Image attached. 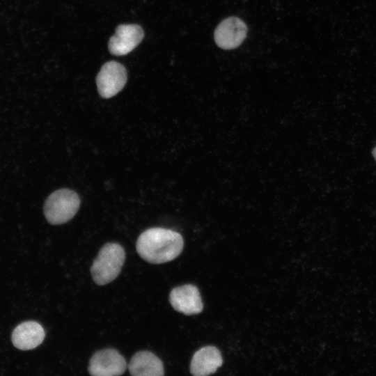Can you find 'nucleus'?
<instances>
[{"label":"nucleus","instance_id":"423d86ee","mask_svg":"<svg viewBox=\"0 0 376 376\" xmlns=\"http://www.w3.org/2000/svg\"><path fill=\"white\" fill-rule=\"evenodd\" d=\"M247 34L246 24L239 17H229L217 26L214 38L216 44L224 49H233L240 46Z\"/></svg>","mask_w":376,"mask_h":376},{"label":"nucleus","instance_id":"f03ea898","mask_svg":"<svg viewBox=\"0 0 376 376\" xmlns=\"http://www.w3.org/2000/svg\"><path fill=\"white\" fill-rule=\"evenodd\" d=\"M125 260L123 248L117 243H107L100 250L91 267L95 283L106 285L120 274Z\"/></svg>","mask_w":376,"mask_h":376},{"label":"nucleus","instance_id":"f8f14e48","mask_svg":"<svg viewBox=\"0 0 376 376\" xmlns=\"http://www.w3.org/2000/svg\"><path fill=\"white\" fill-rule=\"evenodd\" d=\"M373 155L375 159L376 160V147L373 150Z\"/></svg>","mask_w":376,"mask_h":376},{"label":"nucleus","instance_id":"39448f33","mask_svg":"<svg viewBox=\"0 0 376 376\" xmlns=\"http://www.w3.org/2000/svg\"><path fill=\"white\" fill-rule=\"evenodd\" d=\"M127 368L124 357L116 350L96 352L91 358L88 370L94 376H114L124 373Z\"/></svg>","mask_w":376,"mask_h":376},{"label":"nucleus","instance_id":"20e7f679","mask_svg":"<svg viewBox=\"0 0 376 376\" xmlns=\"http://www.w3.org/2000/svg\"><path fill=\"white\" fill-rule=\"evenodd\" d=\"M127 82V72L125 67L116 62L104 63L96 77L98 93L103 98H110L116 95Z\"/></svg>","mask_w":376,"mask_h":376},{"label":"nucleus","instance_id":"1a4fd4ad","mask_svg":"<svg viewBox=\"0 0 376 376\" xmlns=\"http://www.w3.org/2000/svg\"><path fill=\"white\" fill-rule=\"evenodd\" d=\"M223 363L220 351L208 345L196 351L190 364V372L195 376H205L216 372Z\"/></svg>","mask_w":376,"mask_h":376},{"label":"nucleus","instance_id":"9b49d317","mask_svg":"<svg viewBox=\"0 0 376 376\" xmlns=\"http://www.w3.org/2000/svg\"><path fill=\"white\" fill-rule=\"evenodd\" d=\"M128 369L134 376H161L164 373L162 361L147 350L135 353L130 361Z\"/></svg>","mask_w":376,"mask_h":376},{"label":"nucleus","instance_id":"6e6552de","mask_svg":"<svg viewBox=\"0 0 376 376\" xmlns=\"http://www.w3.org/2000/svg\"><path fill=\"white\" fill-rule=\"evenodd\" d=\"M169 301L175 311L185 315L198 314L203 308L199 290L191 284L173 288L169 295Z\"/></svg>","mask_w":376,"mask_h":376},{"label":"nucleus","instance_id":"7ed1b4c3","mask_svg":"<svg viewBox=\"0 0 376 376\" xmlns=\"http://www.w3.org/2000/svg\"><path fill=\"white\" fill-rule=\"evenodd\" d=\"M80 206L78 194L69 189H61L52 193L43 207L47 221L52 225L65 224L74 217Z\"/></svg>","mask_w":376,"mask_h":376},{"label":"nucleus","instance_id":"9d476101","mask_svg":"<svg viewBox=\"0 0 376 376\" xmlns=\"http://www.w3.org/2000/svg\"><path fill=\"white\" fill-rule=\"evenodd\" d=\"M45 336L42 327L34 321L19 324L12 334V342L22 350H32L42 343Z\"/></svg>","mask_w":376,"mask_h":376},{"label":"nucleus","instance_id":"0eeeda50","mask_svg":"<svg viewBox=\"0 0 376 376\" xmlns=\"http://www.w3.org/2000/svg\"><path fill=\"white\" fill-rule=\"evenodd\" d=\"M144 36L143 29L138 24H121L109 39L108 47L111 54L123 56L131 52Z\"/></svg>","mask_w":376,"mask_h":376},{"label":"nucleus","instance_id":"f257e3e1","mask_svg":"<svg viewBox=\"0 0 376 376\" xmlns=\"http://www.w3.org/2000/svg\"><path fill=\"white\" fill-rule=\"evenodd\" d=\"M184 246L182 237L171 229L151 228L143 232L136 241V251L152 264H162L177 258Z\"/></svg>","mask_w":376,"mask_h":376}]
</instances>
